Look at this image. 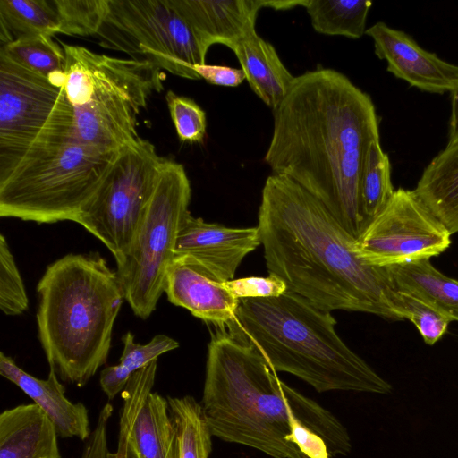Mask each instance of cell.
Returning <instances> with one entry per match:
<instances>
[{
  "label": "cell",
  "instance_id": "cell-1",
  "mask_svg": "<svg viewBox=\"0 0 458 458\" xmlns=\"http://www.w3.org/2000/svg\"><path fill=\"white\" fill-rule=\"evenodd\" d=\"M264 161L318 199L355 239L363 232L360 182L368 149L379 139L369 94L342 72L318 68L295 77L273 109Z\"/></svg>",
  "mask_w": 458,
  "mask_h": 458
},
{
  "label": "cell",
  "instance_id": "cell-2",
  "mask_svg": "<svg viewBox=\"0 0 458 458\" xmlns=\"http://www.w3.org/2000/svg\"><path fill=\"white\" fill-rule=\"evenodd\" d=\"M258 227L267 271L321 310L403 320L387 267L366 262L352 236L313 195L272 174L264 184Z\"/></svg>",
  "mask_w": 458,
  "mask_h": 458
},
{
  "label": "cell",
  "instance_id": "cell-3",
  "mask_svg": "<svg viewBox=\"0 0 458 458\" xmlns=\"http://www.w3.org/2000/svg\"><path fill=\"white\" fill-rule=\"evenodd\" d=\"M213 437L273 458H337L352 450L328 410L283 382L253 347L216 327L201 399Z\"/></svg>",
  "mask_w": 458,
  "mask_h": 458
},
{
  "label": "cell",
  "instance_id": "cell-4",
  "mask_svg": "<svg viewBox=\"0 0 458 458\" xmlns=\"http://www.w3.org/2000/svg\"><path fill=\"white\" fill-rule=\"evenodd\" d=\"M335 325L331 312L287 290L276 297L240 300L225 327L276 372L293 374L319 393L390 394L392 385L344 344Z\"/></svg>",
  "mask_w": 458,
  "mask_h": 458
},
{
  "label": "cell",
  "instance_id": "cell-5",
  "mask_svg": "<svg viewBox=\"0 0 458 458\" xmlns=\"http://www.w3.org/2000/svg\"><path fill=\"white\" fill-rule=\"evenodd\" d=\"M38 335L60 379L85 386L108 358L125 293L98 253L67 254L47 266L37 285Z\"/></svg>",
  "mask_w": 458,
  "mask_h": 458
},
{
  "label": "cell",
  "instance_id": "cell-6",
  "mask_svg": "<svg viewBox=\"0 0 458 458\" xmlns=\"http://www.w3.org/2000/svg\"><path fill=\"white\" fill-rule=\"evenodd\" d=\"M64 89L73 113V136L109 151L137 140L138 115L163 89L160 69L146 62L62 43Z\"/></svg>",
  "mask_w": 458,
  "mask_h": 458
},
{
  "label": "cell",
  "instance_id": "cell-7",
  "mask_svg": "<svg viewBox=\"0 0 458 458\" xmlns=\"http://www.w3.org/2000/svg\"><path fill=\"white\" fill-rule=\"evenodd\" d=\"M119 152L71 137L0 180V216L38 224L76 223Z\"/></svg>",
  "mask_w": 458,
  "mask_h": 458
},
{
  "label": "cell",
  "instance_id": "cell-8",
  "mask_svg": "<svg viewBox=\"0 0 458 458\" xmlns=\"http://www.w3.org/2000/svg\"><path fill=\"white\" fill-rule=\"evenodd\" d=\"M72 136L64 87L0 53V180Z\"/></svg>",
  "mask_w": 458,
  "mask_h": 458
},
{
  "label": "cell",
  "instance_id": "cell-9",
  "mask_svg": "<svg viewBox=\"0 0 458 458\" xmlns=\"http://www.w3.org/2000/svg\"><path fill=\"white\" fill-rule=\"evenodd\" d=\"M184 166L165 157L153 194L117 274L133 313L147 319L165 293L167 269L182 224L190 213Z\"/></svg>",
  "mask_w": 458,
  "mask_h": 458
},
{
  "label": "cell",
  "instance_id": "cell-10",
  "mask_svg": "<svg viewBox=\"0 0 458 458\" xmlns=\"http://www.w3.org/2000/svg\"><path fill=\"white\" fill-rule=\"evenodd\" d=\"M103 47L189 80H200L197 65L206 64L208 49L171 0H108L94 36Z\"/></svg>",
  "mask_w": 458,
  "mask_h": 458
},
{
  "label": "cell",
  "instance_id": "cell-11",
  "mask_svg": "<svg viewBox=\"0 0 458 458\" xmlns=\"http://www.w3.org/2000/svg\"><path fill=\"white\" fill-rule=\"evenodd\" d=\"M165 157L139 138L122 148L76 223L98 238L120 265L153 194Z\"/></svg>",
  "mask_w": 458,
  "mask_h": 458
},
{
  "label": "cell",
  "instance_id": "cell-12",
  "mask_svg": "<svg viewBox=\"0 0 458 458\" xmlns=\"http://www.w3.org/2000/svg\"><path fill=\"white\" fill-rule=\"evenodd\" d=\"M451 235L414 190L399 188L356 242L366 262L390 267L440 255Z\"/></svg>",
  "mask_w": 458,
  "mask_h": 458
},
{
  "label": "cell",
  "instance_id": "cell-13",
  "mask_svg": "<svg viewBox=\"0 0 458 458\" xmlns=\"http://www.w3.org/2000/svg\"><path fill=\"white\" fill-rule=\"evenodd\" d=\"M261 244L259 227L230 228L191 212L180 228L175 256H186L220 283L233 279L241 262Z\"/></svg>",
  "mask_w": 458,
  "mask_h": 458
},
{
  "label": "cell",
  "instance_id": "cell-14",
  "mask_svg": "<svg viewBox=\"0 0 458 458\" xmlns=\"http://www.w3.org/2000/svg\"><path fill=\"white\" fill-rule=\"evenodd\" d=\"M375 54L387 64V71L421 90L443 93L458 83V65L421 48L403 31L378 21L366 30Z\"/></svg>",
  "mask_w": 458,
  "mask_h": 458
},
{
  "label": "cell",
  "instance_id": "cell-15",
  "mask_svg": "<svg viewBox=\"0 0 458 458\" xmlns=\"http://www.w3.org/2000/svg\"><path fill=\"white\" fill-rule=\"evenodd\" d=\"M165 293L174 305L216 327L234 318L239 301L224 284L209 276L186 256H175L166 273Z\"/></svg>",
  "mask_w": 458,
  "mask_h": 458
},
{
  "label": "cell",
  "instance_id": "cell-16",
  "mask_svg": "<svg viewBox=\"0 0 458 458\" xmlns=\"http://www.w3.org/2000/svg\"><path fill=\"white\" fill-rule=\"evenodd\" d=\"M173 5L208 50L222 44L233 50L256 32L255 23L264 0H171Z\"/></svg>",
  "mask_w": 458,
  "mask_h": 458
},
{
  "label": "cell",
  "instance_id": "cell-17",
  "mask_svg": "<svg viewBox=\"0 0 458 458\" xmlns=\"http://www.w3.org/2000/svg\"><path fill=\"white\" fill-rule=\"evenodd\" d=\"M0 374L21 389L47 414L58 437H78L82 441L89 437L92 431L87 407L81 402L72 403L66 398L65 388L54 369H50L46 379H40L1 352Z\"/></svg>",
  "mask_w": 458,
  "mask_h": 458
},
{
  "label": "cell",
  "instance_id": "cell-18",
  "mask_svg": "<svg viewBox=\"0 0 458 458\" xmlns=\"http://www.w3.org/2000/svg\"><path fill=\"white\" fill-rule=\"evenodd\" d=\"M53 422L36 404H20L0 414V458H61Z\"/></svg>",
  "mask_w": 458,
  "mask_h": 458
},
{
  "label": "cell",
  "instance_id": "cell-19",
  "mask_svg": "<svg viewBox=\"0 0 458 458\" xmlns=\"http://www.w3.org/2000/svg\"><path fill=\"white\" fill-rule=\"evenodd\" d=\"M233 51L250 89L267 106L275 109L295 80L276 48L255 32L240 40Z\"/></svg>",
  "mask_w": 458,
  "mask_h": 458
},
{
  "label": "cell",
  "instance_id": "cell-20",
  "mask_svg": "<svg viewBox=\"0 0 458 458\" xmlns=\"http://www.w3.org/2000/svg\"><path fill=\"white\" fill-rule=\"evenodd\" d=\"M414 191L451 234L458 233V143L430 161Z\"/></svg>",
  "mask_w": 458,
  "mask_h": 458
},
{
  "label": "cell",
  "instance_id": "cell-21",
  "mask_svg": "<svg viewBox=\"0 0 458 458\" xmlns=\"http://www.w3.org/2000/svg\"><path fill=\"white\" fill-rule=\"evenodd\" d=\"M175 435L167 398L151 392L132 426L128 458H174Z\"/></svg>",
  "mask_w": 458,
  "mask_h": 458
},
{
  "label": "cell",
  "instance_id": "cell-22",
  "mask_svg": "<svg viewBox=\"0 0 458 458\" xmlns=\"http://www.w3.org/2000/svg\"><path fill=\"white\" fill-rule=\"evenodd\" d=\"M397 289L425 300L451 321H458V280L438 271L422 259L387 267Z\"/></svg>",
  "mask_w": 458,
  "mask_h": 458
},
{
  "label": "cell",
  "instance_id": "cell-23",
  "mask_svg": "<svg viewBox=\"0 0 458 458\" xmlns=\"http://www.w3.org/2000/svg\"><path fill=\"white\" fill-rule=\"evenodd\" d=\"M57 0H0V47L41 34L62 33Z\"/></svg>",
  "mask_w": 458,
  "mask_h": 458
},
{
  "label": "cell",
  "instance_id": "cell-24",
  "mask_svg": "<svg viewBox=\"0 0 458 458\" xmlns=\"http://www.w3.org/2000/svg\"><path fill=\"white\" fill-rule=\"evenodd\" d=\"M167 400L175 435L174 458H208L213 434L201 403L191 395Z\"/></svg>",
  "mask_w": 458,
  "mask_h": 458
},
{
  "label": "cell",
  "instance_id": "cell-25",
  "mask_svg": "<svg viewBox=\"0 0 458 458\" xmlns=\"http://www.w3.org/2000/svg\"><path fill=\"white\" fill-rule=\"evenodd\" d=\"M122 342L123 350L119 363L106 367L100 373V386L109 400L123 392L134 373L179 347L174 339L165 335H157L148 344H140L134 342L130 331L122 337Z\"/></svg>",
  "mask_w": 458,
  "mask_h": 458
},
{
  "label": "cell",
  "instance_id": "cell-26",
  "mask_svg": "<svg viewBox=\"0 0 458 458\" xmlns=\"http://www.w3.org/2000/svg\"><path fill=\"white\" fill-rule=\"evenodd\" d=\"M371 5L366 0H308L305 8L317 32L360 38L366 32Z\"/></svg>",
  "mask_w": 458,
  "mask_h": 458
},
{
  "label": "cell",
  "instance_id": "cell-27",
  "mask_svg": "<svg viewBox=\"0 0 458 458\" xmlns=\"http://www.w3.org/2000/svg\"><path fill=\"white\" fill-rule=\"evenodd\" d=\"M394 192L389 158L382 149L380 139H377L368 149L360 182V211L364 229L384 209Z\"/></svg>",
  "mask_w": 458,
  "mask_h": 458
},
{
  "label": "cell",
  "instance_id": "cell-28",
  "mask_svg": "<svg viewBox=\"0 0 458 458\" xmlns=\"http://www.w3.org/2000/svg\"><path fill=\"white\" fill-rule=\"evenodd\" d=\"M0 53L64 87L65 53L62 44L50 35L21 38L0 47Z\"/></svg>",
  "mask_w": 458,
  "mask_h": 458
},
{
  "label": "cell",
  "instance_id": "cell-29",
  "mask_svg": "<svg viewBox=\"0 0 458 458\" xmlns=\"http://www.w3.org/2000/svg\"><path fill=\"white\" fill-rule=\"evenodd\" d=\"M157 360L134 373L122 392L123 400L120 421L117 450L108 453V458H128L127 446L134 421L155 383Z\"/></svg>",
  "mask_w": 458,
  "mask_h": 458
},
{
  "label": "cell",
  "instance_id": "cell-30",
  "mask_svg": "<svg viewBox=\"0 0 458 458\" xmlns=\"http://www.w3.org/2000/svg\"><path fill=\"white\" fill-rule=\"evenodd\" d=\"M397 302L403 319H409L428 345L436 344L446 332L451 319L419 296L397 289Z\"/></svg>",
  "mask_w": 458,
  "mask_h": 458
},
{
  "label": "cell",
  "instance_id": "cell-31",
  "mask_svg": "<svg viewBox=\"0 0 458 458\" xmlns=\"http://www.w3.org/2000/svg\"><path fill=\"white\" fill-rule=\"evenodd\" d=\"M0 308L7 316L21 315L29 308L21 276L3 233L0 235Z\"/></svg>",
  "mask_w": 458,
  "mask_h": 458
},
{
  "label": "cell",
  "instance_id": "cell-32",
  "mask_svg": "<svg viewBox=\"0 0 458 458\" xmlns=\"http://www.w3.org/2000/svg\"><path fill=\"white\" fill-rule=\"evenodd\" d=\"M170 116L182 142H201L206 135L205 111L191 98L172 90L165 94Z\"/></svg>",
  "mask_w": 458,
  "mask_h": 458
},
{
  "label": "cell",
  "instance_id": "cell-33",
  "mask_svg": "<svg viewBox=\"0 0 458 458\" xmlns=\"http://www.w3.org/2000/svg\"><path fill=\"white\" fill-rule=\"evenodd\" d=\"M224 284L239 300L276 297L287 291L284 282L270 274L268 276L233 279Z\"/></svg>",
  "mask_w": 458,
  "mask_h": 458
},
{
  "label": "cell",
  "instance_id": "cell-34",
  "mask_svg": "<svg viewBox=\"0 0 458 458\" xmlns=\"http://www.w3.org/2000/svg\"><path fill=\"white\" fill-rule=\"evenodd\" d=\"M113 413V406L106 403L101 409L96 426L86 440L81 458H108L107 424Z\"/></svg>",
  "mask_w": 458,
  "mask_h": 458
},
{
  "label": "cell",
  "instance_id": "cell-35",
  "mask_svg": "<svg viewBox=\"0 0 458 458\" xmlns=\"http://www.w3.org/2000/svg\"><path fill=\"white\" fill-rule=\"evenodd\" d=\"M199 77L207 82L223 87H237L246 76L242 69L218 64H201L195 67Z\"/></svg>",
  "mask_w": 458,
  "mask_h": 458
},
{
  "label": "cell",
  "instance_id": "cell-36",
  "mask_svg": "<svg viewBox=\"0 0 458 458\" xmlns=\"http://www.w3.org/2000/svg\"><path fill=\"white\" fill-rule=\"evenodd\" d=\"M450 93L452 97V111L447 145H454L458 143V83Z\"/></svg>",
  "mask_w": 458,
  "mask_h": 458
},
{
  "label": "cell",
  "instance_id": "cell-37",
  "mask_svg": "<svg viewBox=\"0 0 458 458\" xmlns=\"http://www.w3.org/2000/svg\"><path fill=\"white\" fill-rule=\"evenodd\" d=\"M308 0H291V1H266L264 0V7L273 8L275 10H287L296 7L297 5L305 7Z\"/></svg>",
  "mask_w": 458,
  "mask_h": 458
}]
</instances>
